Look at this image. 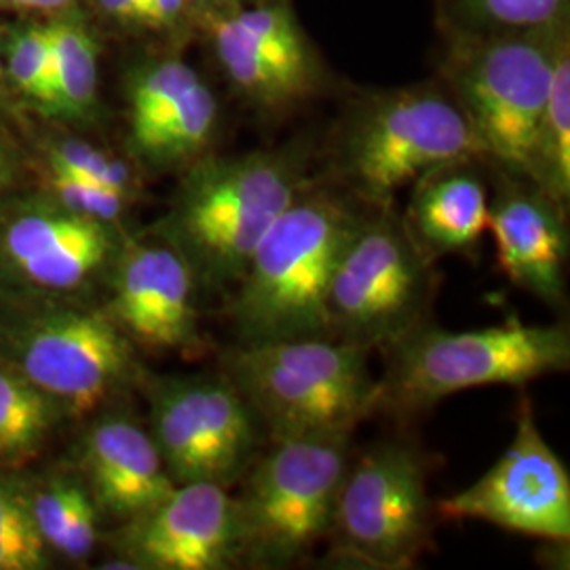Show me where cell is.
Masks as SVG:
<instances>
[{"instance_id":"obj_1","label":"cell","mask_w":570,"mask_h":570,"mask_svg":"<svg viewBox=\"0 0 570 570\" xmlns=\"http://www.w3.org/2000/svg\"><path fill=\"white\" fill-rule=\"evenodd\" d=\"M360 223L326 190L305 188L285 207L235 285L230 320L239 345L330 336V285Z\"/></svg>"},{"instance_id":"obj_2","label":"cell","mask_w":570,"mask_h":570,"mask_svg":"<svg viewBox=\"0 0 570 570\" xmlns=\"http://www.w3.org/2000/svg\"><path fill=\"white\" fill-rule=\"evenodd\" d=\"M370 348L338 338L237 345L226 376L239 389L273 442L348 438L379 410Z\"/></svg>"},{"instance_id":"obj_3","label":"cell","mask_w":570,"mask_h":570,"mask_svg":"<svg viewBox=\"0 0 570 570\" xmlns=\"http://www.w3.org/2000/svg\"><path fill=\"white\" fill-rule=\"evenodd\" d=\"M385 348L387 370L379 381V407L406 414L468 389L522 387L564 372L570 364L567 327L527 324L518 317L461 332L425 322Z\"/></svg>"},{"instance_id":"obj_4","label":"cell","mask_w":570,"mask_h":570,"mask_svg":"<svg viewBox=\"0 0 570 570\" xmlns=\"http://www.w3.org/2000/svg\"><path fill=\"white\" fill-rule=\"evenodd\" d=\"M305 188L298 165L279 153L209 161L184 186L165 225L167 244L195 277L235 289L256 245Z\"/></svg>"},{"instance_id":"obj_5","label":"cell","mask_w":570,"mask_h":570,"mask_svg":"<svg viewBox=\"0 0 570 570\" xmlns=\"http://www.w3.org/2000/svg\"><path fill=\"white\" fill-rule=\"evenodd\" d=\"M348 438L277 440L245 471L235 497L242 564L282 569L324 541L348 468Z\"/></svg>"},{"instance_id":"obj_6","label":"cell","mask_w":570,"mask_h":570,"mask_svg":"<svg viewBox=\"0 0 570 570\" xmlns=\"http://www.w3.org/2000/svg\"><path fill=\"white\" fill-rule=\"evenodd\" d=\"M475 157L484 150L456 100L419 87L367 104L351 121L341 171L360 199L389 209L407 184Z\"/></svg>"},{"instance_id":"obj_7","label":"cell","mask_w":570,"mask_h":570,"mask_svg":"<svg viewBox=\"0 0 570 570\" xmlns=\"http://www.w3.org/2000/svg\"><path fill=\"white\" fill-rule=\"evenodd\" d=\"M551 28L459 47L450 61L454 100L484 150L532 183L541 119L550 94L556 37Z\"/></svg>"},{"instance_id":"obj_8","label":"cell","mask_w":570,"mask_h":570,"mask_svg":"<svg viewBox=\"0 0 570 570\" xmlns=\"http://www.w3.org/2000/svg\"><path fill=\"white\" fill-rule=\"evenodd\" d=\"M433 263L393 209L362 218L330 285V338L387 346L428 322Z\"/></svg>"},{"instance_id":"obj_9","label":"cell","mask_w":570,"mask_h":570,"mask_svg":"<svg viewBox=\"0 0 570 570\" xmlns=\"http://www.w3.org/2000/svg\"><path fill=\"white\" fill-rule=\"evenodd\" d=\"M433 515L423 456L404 444H383L348 463L327 537L343 562L410 569L428 551Z\"/></svg>"},{"instance_id":"obj_10","label":"cell","mask_w":570,"mask_h":570,"mask_svg":"<svg viewBox=\"0 0 570 570\" xmlns=\"http://www.w3.org/2000/svg\"><path fill=\"white\" fill-rule=\"evenodd\" d=\"M263 431L226 372L169 381L153 393L150 438L176 484H239Z\"/></svg>"},{"instance_id":"obj_11","label":"cell","mask_w":570,"mask_h":570,"mask_svg":"<svg viewBox=\"0 0 570 570\" xmlns=\"http://www.w3.org/2000/svg\"><path fill=\"white\" fill-rule=\"evenodd\" d=\"M444 520H480L497 529L567 546L570 539V473L522 400L515 435L497 463L468 489L435 503Z\"/></svg>"},{"instance_id":"obj_12","label":"cell","mask_w":570,"mask_h":570,"mask_svg":"<svg viewBox=\"0 0 570 570\" xmlns=\"http://www.w3.org/2000/svg\"><path fill=\"white\" fill-rule=\"evenodd\" d=\"M131 348L102 313H61L35 327L21 346V372L45 395L77 414L91 412L129 376Z\"/></svg>"},{"instance_id":"obj_13","label":"cell","mask_w":570,"mask_h":570,"mask_svg":"<svg viewBox=\"0 0 570 570\" xmlns=\"http://www.w3.org/2000/svg\"><path fill=\"white\" fill-rule=\"evenodd\" d=\"M129 522L122 543L136 569L223 570L242 564L237 501L220 484H176L157 508Z\"/></svg>"},{"instance_id":"obj_14","label":"cell","mask_w":570,"mask_h":570,"mask_svg":"<svg viewBox=\"0 0 570 570\" xmlns=\"http://www.w3.org/2000/svg\"><path fill=\"white\" fill-rule=\"evenodd\" d=\"M127 338L155 351L199 343L195 273L171 244H134L115 273L110 315Z\"/></svg>"},{"instance_id":"obj_15","label":"cell","mask_w":570,"mask_h":570,"mask_svg":"<svg viewBox=\"0 0 570 570\" xmlns=\"http://www.w3.org/2000/svg\"><path fill=\"white\" fill-rule=\"evenodd\" d=\"M564 209L534 188H508L490 207L499 271L541 303H564L569 235Z\"/></svg>"},{"instance_id":"obj_16","label":"cell","mask_w":570,"mask_h":570,"mask_svg":"<svg viewBox=\"0 0 570 570\" xmlns=\"http://www.w3.org/2000/svg\"><path fill=\"white\" fill-rule=\"evenodd\" d=\"M85 469L96 505L125 520L157 508L176 489L150 433L121 416L89 431Z\"/></svg>"},{"instance_id":"obj_17","label":"cell","mask_w":570,"mask_h":570,"mask_svg":"<svg viewBox=\"0 0 570 570\" xmlns=\"http://www.w3.org/2000/svg\"><path fill=\"white\" fill-rule=\"evenodd\" d=\"M4 252L32 284L70 289L108 261L112 233L108 223L72 212H35L7 226Z\"/></svg>"},{"instance_id":"obj_18","label":"cell","mask_w":570,"mask_h":570,"mask_svg":"<svg viewBox=\"0 0 570 570\" xmlns=\"http://www.w3.org/2000/svg\"><path fill=\"white\" fill-rule=\"evenodd\" d=\"M402 220L431 263L449 254H468L489 233L487 188L465 171V164L440 167L416 183Z\"/></svg>"},{"instance_id":"obj_19","label":"cell","mask_w":570,"mask_h":570,"mask_svg":"<svg viewBox=\"0 0 570 570\" xmlns=\"http://www.w3.org/2000/svg\"><path fill=\"white\" fill-rule=\"evenodd\" d=\"M532 186L567 209L570 197V49L569 37L556 39L550 94L541 119Z\"/></svg>"},{"instance_id":"obj_20","label":"cell","mask_w":570,"mask_h":570,"mask_svg":"<svg viewBox=\"0 0 570 570\" xmlns=\"http://www.w3.org/2000/svg\"><path fill=\"white\" fill-rule=\"evenodd\" d=\"M212 39L226 77L249 102L277 110L305 100V94L277 66L266 60L254 41L226 13L214 21Z\"/></svg>"},{"instance_id":"obj_21","label":"cell","mask_w":570,"mask_h":570,"mask_svg":"<svg viewBox=\"0 0 570 570\" xmlns=\"http://www.w3.org/2000/svg\"><path fill=\"white\" fill-rule=\"evenodd\" d=\"M56 66V115L87 119L98 102V47L79 21L47 26Z\"/></svg>"},{"instance_id":"obj_22","label":"cell","mask_w":570,"mask_h":570,"mask_svg":"<svg viewBox=\"0 0 570 570\" xmlns=\"http://www.w3.org/2000/svg\"><path fill=\"white\" fill-rule=\"evenodd\" d=\"M42 539L68 558H87L98 541V505L77 484H53L30 505Z\"/></svg>"},{"instance_id":"obj_23","label":"cell","mask_w":570,"mask_h":570,"mask_svg":"<svg viewBox=\"0 0 570 570\" xmlns=\"http://www.w3.org/2000/svg\"><path fill=\"white\" fill-rule=\"evenodd\" d=\"M218 122V100L204 81L197 82L165 119L140 155L155 164H176L195 157L212 140Z\"/></svg>"},{"instance_id":"obj_24","label":"cell","mask_w":570,"mask_h":570,"mask_svg":"<svg viewBox=\"0 0 570 570\" xmlns=\"http://www.w3.org/2000/svg\"><path fill=\"white\" fill-rule=\"evenodd\" d=\"M199 81V75L180 60L157 61L138 75L129 94L131 140L138 150Z\"/></svg>"},{"instance_id":"obj_25","label":"cell","mask_w":570,"mask_h":570,"mask_svg":"<svg viewBox=\"0 0 570 570\" xmlns=\"http://www.w3.org/2000/svg\"><path fill=\"white\" fill-rule=\"evenodd\" d=\"M49 428L45 393L26 376L0 367V456L37 446Z\"/></svg>"},{"instance_id":"obj_26","label":"cell","mask_w":570,"mask_h":570,"mask_svg":"<svg viewBox=\"0 0 570 570\" xmlns=\"http://www.w3.org/2000/svg\"><path fill=\"white\" fill-rule=\"evenodd\" d=\"M7 70L21 94L56 112V66L47 26H32L11 39Z\"/></svg>"},{"instance_id":"obj_27","label":"cell","mask_w":570,"mask_h":570,"mask_svg":"<svg viewBox=\"0 0 570 570\" xmlns=\"http://www.w3.org/2000/svg\"><path fill=\"white\" fill-rule=\"evenodd\" d=\"M45 548L30 503L0 484V570L41 569Z\"/></svg>"},{"instance_id":"obj_28","label":"cell","mask_w":570,"mask_h":570,"mask_svg":"<svg viewBox=\"0 0 570 570\" xmlns=\"http://www.w3.org/2000/svg\"><path fill=\"white\" fill-rule=\"evenodd\" d=\"M473 20L513 32L546 30L560 20L567 0H463Z\"/></svg>"},{"instance_id":"obj_29","label":"cell","mask_w":570,"mask_h":570,"mask_svg":"<svg viewBox=\"0 0 570 570\" xmlns=\"http://www.w3.org/2000/svg\"><path fill=\"white\" fill-rule=\"evenodd\" d=\"M51 167L81 176L91 183L102 184L106 188H112L127 197L131 195V188H134L129 167L91 144L77 142V140L58 144L51 150Z\"/></svg>"},{"instance_id":"obj_30","label":"cell","mask_w":570,"mask_h":570,"mask_svg":"<svg viewBox=\"0 0 570 570\" xmlns=\"http://www.w3.org/2000/svg\"><path fill=\"white\" fill-rule=\"evenodd\" d=\"M51 188L66 212L87 216L100 223H117L127 209L129 197L102 184L85 180L81 176L51 167Z\"/></svg>"},{"instance_id":"obj_31","label":"cell","mask_w":570,"mask_h":570,"mask_svg":"<svg viewBox=\"0 0 570 570\" xmlns=\"http://www.w3.org/2000/svg\"><path fill=\"white\" fill-rule=\"evenodd\" d=\"M188 0H142L138 23L150 28H165L180 20Z\"/></svg>"},{"instance_id":"obj_32","label":"cell","mask_w":570,"mask_h":570,"mask_svg":"<svg viewBox=\"0 0 570 570\" xmlns=\"http://www.w3.org/2000/svg\"><path fill=\"white\" fill-rule=\"evenodd\" d=\"M104 13L112 20L138 23L142 0H98Z\"/></svg>"},{"instance_id":"obj_33","label":"cell","mask_w":570,"mask_h":570,"mask_svg":"<svg viewBox=\"0 0 570 570\" xmlns=\"http://www.w3.org/2000/svg\"><path fill=\"white\" fill-rule=\"evenodd\" d=\"M2 4H11V7H20V9H41V11H49V9H60L66 7L70 0H0Z\"/></svg>"},{"instance_id":"obj_34","label":"cell","mask_w":570,"mask_h":570,"mask_svg":"<svg viewBox=\"0 0 570 570\" xmlns=\"http://www.w3.org/2000/svg\"><path fill=\"white\" fill-rule=\"evenodd\" d=\"M190 2H225V0H188V4Z\"/></svg>"},{"instance_id":"obj_35","label":"cell","mask_w":570,"mask_h":570,"mask_svg":"<svg viewBox=\"0 0 570 570\" xmlns=\"http://www.w3.org/2000/svg\"><path fill=\"white\" fill-rule=\"evenodd\" d=\"M0 75H2V60H0Z\"/></svg>"}]
</instances>
